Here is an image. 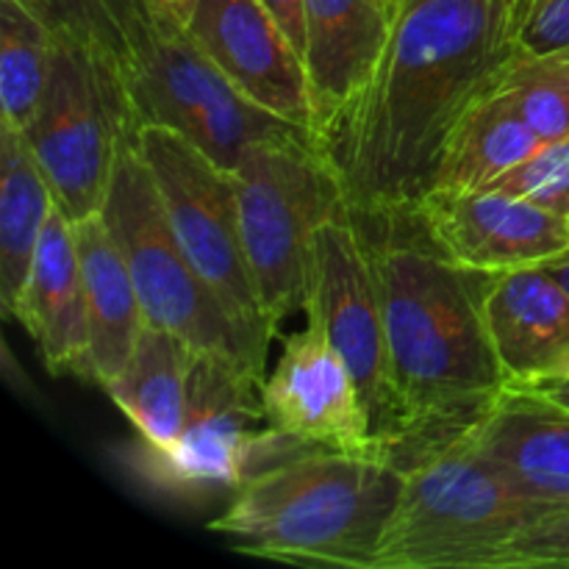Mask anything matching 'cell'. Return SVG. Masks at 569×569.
<instances>
[{"label": "cell", "mask_w": 569, "mask_h": 569, "mask_svg": "<svg viewBox=\"0 0 569 569\" xmlns=\"http://www.w3.org/2000/svg\"><path fill=\"white\" fill-rule=\"evenodd\" d=\"M511 0H400L389 39L317 139L353 214L417 211L467 106L517 50Z\"/></svg>", "instance_id": "1"}, {"label": "cell", "mask_w": 569, "mask_h": 569, "mask_svg": "<svg viewBox=\"0 0 569 569\" xmlns=\"http://www.w3.org/2000/svg\"><path fill=\"white\" fill-rule=\"evenodd\" d=\"M353 217L381 289L398 461L406 450L481 415L509 387V378L483 322V276L453 264L431 242L417 211Z\"/></svg>", "instance_id": "2"}, {"label": "cell", "mask_w": 569, "mask_h": 569, "mask_svg": "<svg viewBox=\"0 0 569 569\" xmlns=\"http://www.w3.org/2000/svg\"><path fill=\"white\" fill-rule=\"evenodd\" d=\"M400 483L392 453L300 448L256 470L209 531L259 559L372 569Z\"/></svg>", "instance_id": "3"}, {"label": "cell", "mask_w": 569, "mask_h": 569, "mask_svg": "<svg viewBox=\"0 0 569 569\" xmlns=\"http://www.w3.org/2000/svg\"><path fill=\"white\" fill-rule=\"evenodd\" d=\"M398 465L403 483L372 569H487L509 539L556 511L526 498L461 428L406 450Z\"/></svg>", "instance_id": "4"}, {"label": "cell", "mask_w": 569, "mask_h": 569, "mask_svg": "<svg viewBox=\"0 0 569 569\" xmlns=\"http://www.w3.org/2000/svg\"><path fill=\"white\" fill-rule=\"evenodd\" d=\"M122 72L139 126L178 131L228 172L259 144L309 137L244 98L194 42L187 22L153 0H128Z\"/></svg>", "instance_id": "5"}, {"label": "cell", "mask_w": 569, "mask_h": 569, "mask_svg": "<svg viewBox=\"0 0 569 569\" xmlns=\"http://www.w3.org/2000/svg\"><path fill=\"white\" fill-rule=\"evenodd\" d=\"M100 214L126 256L150 326L178 333L198 353L222 356L267 378L270 348L228 315L187 259L137 148V133L120 142Z\"/></svg>", "instance_id": "6"}, {"label": "cell", "mask_w": 569, "mask_h": 569, "mask_svg": "<svg viewBox=\"0 0 569 569\" xmlns=\"http://www.w3.org/2000/svg\"><path fill=\"white\" fill-rule=\"evenodd\" d=\"M244 253L272 326L306 309L315 231L345 206L337 172L309 137L250 150L231 170Z\"/></svg>", "instance_id": "7"}, {"label": "cell", "mask_w": 569, "mask_h": 569, "mask_svg": "<svg viewBox=\"0 0 569 569\" xmlns=\"http://www.w3.org/2000/svg\"><path fill=\"white\" fill-rule=\"evenodd\" d=\"M261 387L264 378L237 361L194 350L181 437L167 450L137 445L131 470L172 498L237 492L256 470L300 450L272 428Z\"/></svg>", "instance_id": "8"}, {"label": "cell", "mask_w": 569, "mask_h": 569, "mask_svg": "<svg viewBox=\"0 0 569 569\" xmlns=\"http://www.w3.org/2000/svg\"><path fill=\"white\" fill-rule=\"evenodd\" d=\"M137 128L120 61L59 39L48 92L22 139L72 222L100 214L117 150Z\"/></svg>", "instance_id": "9"}, {"label": "cell", "mask_w": 569, "mask_h": 569, "mask_svg": "<svg viewBox=\"0 0 569 569\" xmlns=\"http://www.w3.org/2000/svg\"><path fill=\"white\" fill-rule=\"evenodd\" d=\"M137 148L187 259L228 315L270 348L278 328L261 306L244 253L233 176L164 126H139Z\"/></svg>", "instance_id": "10"}, {"label": "cell", "mask_w": 569, "mask_h": 569, "mask_svg": "<svg viewBox=\"0 0 569 569\" xmlns=\"http://www.w3.org/2000/svg\"><path fill=\"white\" fill-rule=\"evenodd\" d=\"M303 311L309 320L320 322L333 348L348 361L370 406L378 437L392 453L398 415L381 289L365 231L348 206L328 217L311 239Z\"/></svg>", "instance_id": "11"}, {"label": "cell", "mask_w": 569, "mask_h": 569, "mask_svg": "<svg viewBox=\"0 0 569 569\" xmlns=\"http://www.w3.org/2000/svg\"><path fill=\"white\" fill-rule=\"evenodd\" d=\"M261 398L272 428L300 448L389 453L348 361L309 317L283 342Z\"/></svg>", "instance_id": "12"}, {"label": "cell", "mask_w": 569, "mask_h": 569, "mask_svg": "<svg viewBox=\"0 0 569 569\" xmlns=\"http://www.w3.org/2000/svg\"><path fill=\"white\" fill-rule=\"evenodd\" d=\"M431 242L461 270L495 276L569 253V220L498 189H433L417 206Z\"/></svg>", "instance_id": "13"}, {"label": "cell", "mask_w": 569, "mask_h": 569, "mask_svg": "<svg viewBox=\"0 0 569 569\" xmlns=\"http://www.w3.org/2000/svg\"><path fill=\"white\" fill-rule=\"evenodd\" d=\"M187 28L244 98L315 137L303 59L259 0H198Z\"/></svg>", "instance_id": "14"}, {"label": "cell", "mask_w": 569, "mask_h": 569, "mask_svg": "<svg viewBox=\"0 0 569 569\" xmlns=\"http://www.w3.org/2000/svg\"><path fill=\"white\" fill-rule=\"evenodd\" d=\"M461 433L506 472L526 498L569 506V409L533 387H506Z\"/></svg>", "instance_id": "15"}, {"label": "cell", "mask_w": 569, "mask_h": 569, "mask_svg": "<svg viewBox=\"0 0 569 569\" xmlns=\"http://www.w3.org/2000/svg\"><path fill=\"white\" fill-rule=\"evenodd\" d=\"M481 311L509 387L539 383L569 353V289L548 264L483 276Z\"/></svg>", "instance_id": "16"}, {"label": "cell", "mask_w": 569, "mask_h": 569, "mask_svg": "<svg viewBox=\"0 0 569 569\" xmlns=\"http://www.w3.org/2000/svg\"><path fill=\"white\" fill-rule=\"evenodd\" d=\"M303 64L315 106V139L365 87L392 28L387 0H303Z\"/></svg>", "instance_id": "17"}, {"label": "cell", "mask_w": 569, "mask_h": 569, "mask_svg": "<svg viewBox=\"0 0 569 569\" xmlns=\"http://www.w3.org/2000/svg\"><path fill=\"white\" fill-rule=\"evenodd\" d=\"M11 317L26 326L50 372H78L89 378L87 298L76 228L59 206L44 226L31 276Z\"/></svg>", "instance_id": "18"}, {"label": "cell", "mask_w": 569, "mask_h": 569, "mask_svg": "<svg viewBox=\"0 0 569 569\" xmlns=\"http://www.w3.org/2000/svg\"><path fill=\"white\" fill-rule=\"evenodd\" d=\"M72 228L87 298L89 378L106 387L126 367L148 320L126 256L103 214L83 217Z\"/></svg>", "instance_id": "19"}, {"label": "cell", "mask_w": 569, "mask_h": 569, "mask_svg": "<svg viewBox=\"0 0 569 569\" xmlns=\"http://www.w3.org/2000/svg\"><path fill=\"white\" fill-rule=\"evenodd\" d=\"M192 359L194 350L178 333L148 322L126 367L103 387L144 448L167 450L181 437Z\"/></svg>", "instance_id": "20"}, {"label": "cell", "mask_w": 569, "mask_h": 569, "mask_svg": "<svg viewBox=\"0 0 569 569\" xmlns=\"http://www.w3.org/2000/svg\"><path fill=\"white\" fill-rule=\"evenodd\" d=\"M542 144L545 139L522 120L520 111L495 89V83H489L450 131L428 192L487 189Z\"/></svg>", "instance_id": "21"}, {"label": "cell", "mask_w": 569, "mask_h": 569, "mask_svg": "<svg viewBox=\"0 0 569 569\" xmlns=\"http://www.w3.org/2000/svg\"><path fill=\"white\" fill-rule=\"evenodd\" d=\"M53 209V189L22 133L0 126V306L6 317L26 289Z\"/></svg>", "instance_id": "22"}, {"label": "cell", "mask_w": 569, "mask_h": 569, "mask_svg": "<svg viewBox=\"0 0 569 569\" xmlns=\"http://www.w3.org/2000/svg\"><path fill=\"white\" fill-rule=\"evenodd\" d=\"M59 37L17 0H0V126L26 133L53 76Z\"/></svg>", "instance_id": "23"}, {"label": "cell", "mask_w": 569, "mask_h": 569, "mask_svg": "<svg viewBox=\"0 0 569 569\" xmlns=\"http://www.w3.org/2000/svg\"><path fill=\"white\" fill-rule=\"evenodd\" d=\"M492 83L545 142L569 139V44L550 50L517 44Z\"/></svg>", "instance_id": "24"}, {"label": "cell", "mask_w": 569, "mask_h": 569, "mask_svg": "<svg viewBox=\"0 0 569 569\" xmlns=\"http://www.w3.org/2000/svg\"><path fill=\"white\" fill-rule=\"evenodd\" d=\"M61 42L81 44L122 64L128 50V0H17Z\"/></svg>", "instance_id": "25"}, {"label": "cell", "mask_w": 569, "mask_h": 569, "mask_svg": "<svg viewBox=\"0 0 569 569\" xmlns=\"http://www.w3.org/2000/svg\"><path fill=\"white\" fill-rule=\"evenodd\" d=\"M487 189L528 200L569 220V139L545 142L537 153L511 167Z\"/></svg>", "instance_id": "26"}, {"label": "cell", "mask_w": 569, "mask_h": 569, "mask_svg": "<svg viewBox=\"0 0 569 569\" xmlns=\"http://www.w3.org/2000/svg\"><path fill=\"white\" fill-rule=\"evenodd\" d=\"M569 567V506L528 526L489 559L487 569Z\"/></svg>", "instance_id": "27"}, {"label": "cell", "mask_w": 569, "mask_h": 569, "mask_svg": "<svg viewBox=\"0 0 569 569\" xmlns=\"http://www.w3.org/2000/svg\"><path fill=\"white\" fill-rule=\"evenodd\" d=\"M517 44L526 50H550L569 44V0H542L520 26Z\"/></svg>", "instance_id": "28"}, {"label": "cell", "mask_w": 569, "mask_h": 569, "mask_svg": "<svg viewBox=\"0 0 569 569\" xmlns=\"http://www.w3.org/2000/svg\"><path fill=\"white\" fill-rule=\"evenodd\" d=\"M267 11L272 14V20L281 26V31L287 33L289 42L295 44V50L303 59L306 48V6L303 0H259Z\"/></svg>", "instance_id": "29"}, {"label": "cell", "mask_w": 569, "mask_h": 569, "mask_svg": "<svg viewBox=\"0 0 569 569\" xmlns=\"http://www.w3.org/2000/svg\"><path fill=\"white\" fill-rule=\"evenodd\" d=\"M533 389H539V392H542L548 400H553V403H559V406H565V409H569V378H565V381L533 383Z\"/></svg>", "instance_id": "30"}, {"label": "cell", "mask_w": 569, "mask_h": 569, "mask_svg": "<svg viewBox=\"0 0 569 569\" xmlns=\"http://www.w3.org/2000/svg\"><path fill=\"white\" fill-rule=\"evenodd\" d=\"M153 3H159L161 9L172 11V14H176V17H181V20L187 22L189 11L194 9V3H198V0H153Z\"/></svg>", "instance_id": "31"}, {"label": "cell", "mask_w": 569, "mask_h": 569, "mask_svg": "<svg viewBox=\"0 0 569 569\" xmlns=\"http://www.w3.org/2000/svg\"><path fill=\"white\" fill-rule=\"evenodd\" d=\"M565 378H569V353L559 361V365L553 367V370L548 372V376L542 378V381H565ZM542 381H539V383H542ZM531 387H533V383H531Z\"/></svg>", "instance_id": "32"}, {"label": "cell", "mask_w": 569, "mask_h": 569, "mask_svg": "<svg viewBox=\"0 0 569 569\" xmlns=\"http://www.w3.org/2000/svg\"><path fill=\"white\" fill-rule=\"evenodd\" d=\"M550 270L556 272V276L561 278V281L567 283V289H569V253L567 256H561V259H556V261H550Z\"/></svg>", "instance_id": "33"}, {"label": "cell", "mask_w": 569, "mask_h": 569, "mask_svg": "<svg viewBox=\"0 0 569 569\" xmlns=\"http://www.w3.org/2000/svg\"><path fill=\"white\" fill-rule=\"evenodd\" d=\"M511 3H515L517 14H520V26H522V20H526V14H528V3H531V0H511Z\"/></svg>", "instance_id": "34"}, {"label": "cell", "mask_w": 569, "mask_h": 569, "mask_svg": "<svg viewBox=\"0 0 569 569\" xmlns=\"http://www.w3.org/2000/svg\"><path fill=\"white\" fill-rule=\"evenodd\" d=\"M539 3H542V0H531V3H528V14H531V11H533V9H537V6H539ZM528 14H526V17H528ZM522 22H526V20H522Z\"/></svg>", "instance_id": "35"}, {"label": "cell", "mask_w": 569, "mask_h": 569, "mask_svg": "<svg viewBox=\"0 0 569 569\" xmlns=\"http://www.w3.org/2000/svg\"><path fill=\"white\" fill-rule=\"evenodd\" d=\"M400 3V0H387V6H389V9H392L395 11V6H398Z\"/></svg>", "instance_id": "36"}]
</instances>
